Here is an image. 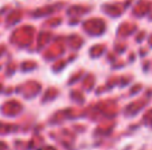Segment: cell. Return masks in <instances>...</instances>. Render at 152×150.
<instances>
[]
</instances>
